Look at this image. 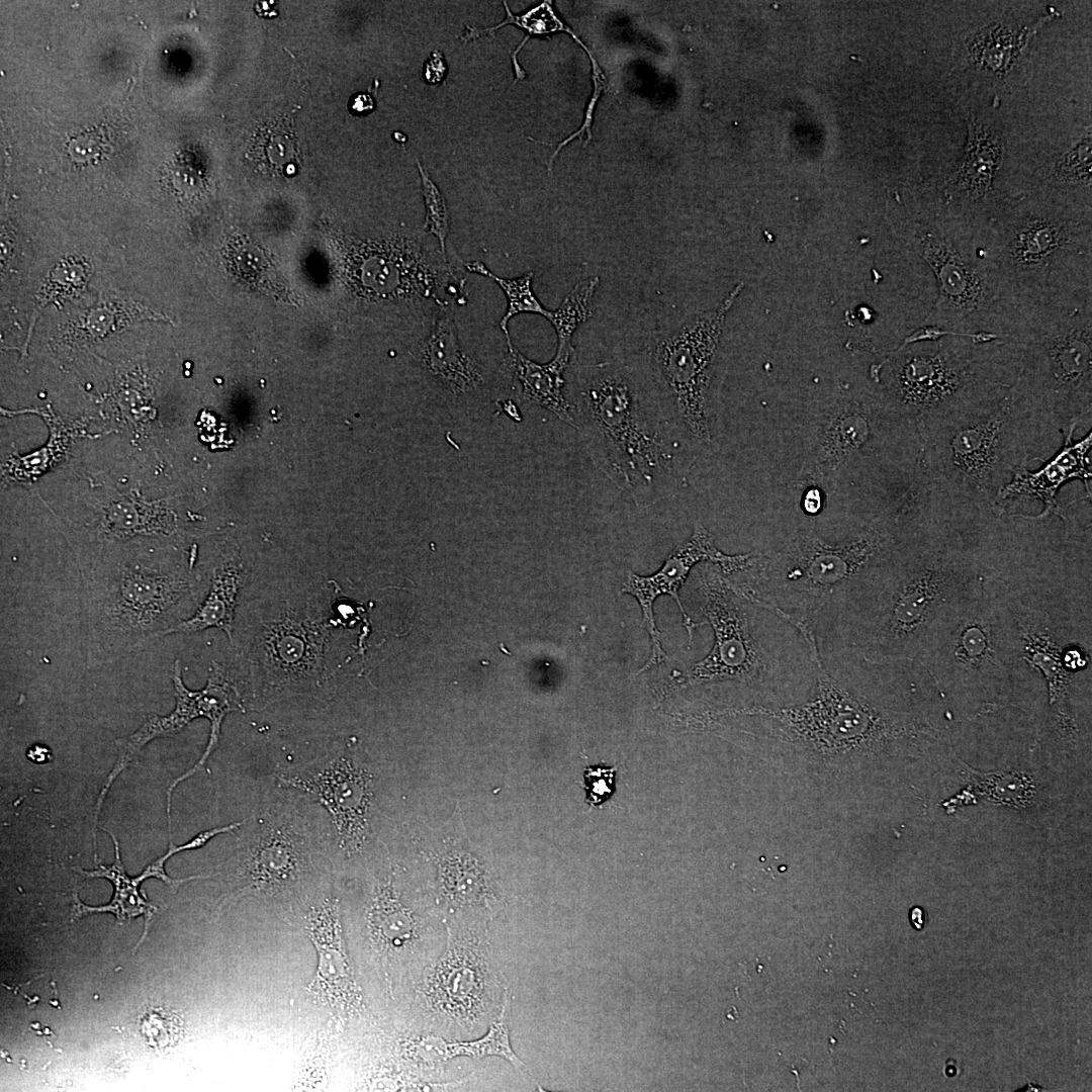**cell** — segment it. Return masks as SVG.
<instances>
[{"label":"cell","instance_id":"cell-8","mask_svg":"<svg viewBox=\"0 0 1092 1092\" xmlns=\"http://www.w3.org/2000/svg\"><path fill=\"white\" fill-rule=\"evenodd\" d=\"M876 373L883 400L919 435L1014 384L1019 354L1010 340L945 335L901 346L876 366Z\"/></svg>","mask_w":1092,"mask_h":1092},{"label":"cell","instance_id":"cell-7","mask_svg":"<svg viewBox=\"0 0 1092 1092\" xmlns=\"http://www.w3.org/2000/svg\"><path fill=\"white\" fill-rule=\"evenodd\" d=\"M908 539L897 527L874 516L840 541L802 529L775 550L753 552L748 566L736 572L740 582H730L743 598L791 626L806 624L816 629L835 596L871 575Z\"/></svg>","mask_w":1092,"mask_h":1092},{"label":"cell","instance_id":"cell-24","mask_svg":"<svg viewBox=\"0 0 1092 1092\" xmlns=\"http://www.w3.org/2000/svg\"><path fill=\"white\" fill-rule=\"evenodd\" d=\"M1000 165L1001 146L997 138L976 122L971 123L965 159L940 184L943 204L958 205L960 212L985 210L993 202Z\"/></svg>","mask_w":1092,"mask_h":1092},{"label":"cell","instance_id":"cell-14","mask_svg":"<svg viewBox=\"0 0 1092 1092\" xmlns=\"http://www.w3.org/2000/svg\"><path fill=\"white\" fill-rule=\"evenodd\" d=\"M742 287L737 284L718 307L657 338L645 356L628 362L691 455L716 445L710 384L725 317Z\"/></svg>","mask_w":1092,"mask_h":1092},{"label":"cell","instance_id":"cell-35","mask_svg":"<svg viewBox=\"0 0 1092 1092\" xmlns=\"http://www.w3.org/2000/svg\"><path fill=\"white\" fill-rule=\"evenodd\" d=\"M349 106L353 114L364 115L373 110L374 100L367 93H358L352 97Z\"/></svg>","mask_w":1092,"mask_h":1092},{"label":"cell","instance_id":"cell-5","mask_svg":"<svg viewBox=\"0 0 1092 1092\" xmlns=\"http://www.w3.org/2000/svg\"><path fill=\"white\" fill-rule=\"evenodd\" d=\"M1065 438L1017 380L919 434L922 460L933 480L985 516H994L995 499L1014 471L1044 463Z\"/></svg>","mask_w":1092,"mask_h":1092},{"label":"cell","instance_id":"cell-11","mask_svg":"<svg viewBox=\"0 0 1092 1092\" xmlns=\"http://www.w3.org/2000/svg\"><path fill=\"white\" fill-rule=\"evenodd\" d=\"M446 944L396 1005L390 1018L420 1033L447 1039L481 1035L511 991L488 923H444Z\"/></svg>","mask_w":1092,"mask_h":1092},{"label":"cell","instance_id":"cell-13","mask_svg":"<svg viewBox=\"0 0 1092 1092\" xmlns=\"http://www.w3.org/2000/svg\"><path fill=\"white\" fill-rule=\"evenodd\" d=\"M1012 341L1017 381L1066 437L1092 416V289L1036 306Z\"/></svg>","mask_w":1092,"mask_h":1092},{"label":"cell","instance_id":"cell-33","mask_svg":"<svg viewBox=\"0 0 1092 1092\" xmlns=\"http://www.w3.org/2000/svg\"><path fill=\"white\" fill-rule=\"evenodd\" d=\"M616 772L617 765L608 766L605 763L588 765L583 769L586 804L600 808L612 798L616 791Z\"/></svg>","mask_w":1092,"mask_h":1092},{"label":"cell","instance_id":"cell-29","mask_svg":"<svg viewBox=\"0 0 1092 1092\" xmlns=\"http://www.w3.org/2000/svg\"><path fill=\"white\" fill-rule=\"evenodd\" d=\"M599 284V276H589L578 281L565 295L559 306L555 310H550L547 320L553 326L557 336L556 351H575L572 336L593 316L594 298Z\"/></svg>","mask_w":1092,"mask_h":1092},{"label":"cell","instance_id":"cell-34","mask_svg":"<svg viewBox=\"0 0 1092 1092\" xmlns=\"http://www.w3.org/2000/svg\"><path fill=\"white\" fill-rule=\"evenodd\" d=\"M447 67L440 52H433L425 64L424 78L432 84L440 83L445 77Z\"/></svg>","mask_w":1092,"mask_h":1092},{"label":"cell","instance_id":"cell-28","mask_svg":"<svg viewBox=\"0 0 1092 1092\" xmlns=\"http://www.w3.org/2000/svg\"><path fill=\"white\" fill-rule=\"evenodd\" d=\"M512 992L510 991L504 1001L502 1009L489 1027L479 1036L472 1039H447L446 1052L449 1061L459 1057L484 1058L498 1057L509 1062L524 1077H529L540 1088L533 1078L526 1064L517 1056L511 1044L510 1018L512 1009Z\"/></svg>","mask_w":1092,"mask_h":1092},{"label":"cell","instance_id":"cell-12","mask_svg":"<svg viewBox=\"0 0 1092 1092\" xmlns=\"http://www.w3.org/2000/svg\"><path fill=\"white\" fill-rule=\"evenodd\" d=\"M1023 207L992 222L987 248L1025 310L1092 289L1090 218L1052 204Z\"/></svg>","mask_w":1092,"mask_h":1092},{"label":"cell","instance_id":"cell-37","mask_svg":"<svg viewBox=\"0 0 1092 1092\" xmlns=\"http://www.w3.org/2000/svg\"><path fill=\"white\" fill-rule=\"evenodd\" d=\"M909 921L914 929L922 930L928 921L926 910L919 906L913 907L909 912Z\"/></svg>","mask_w":1092,"mask_h":1092},{"label":"cell","instance_id":"cell-2","mask_svg":"<svg viewBox=\"0 0 1092 1092\" xmlns=\"http://www.w3.org/2000/svg\"><path fill=\"white\" fill-rule=\"evenodd\" d=\"M983 578L974 534L957 522L906 540L826 608L842 651L873 662L918 661L937 624L977 596Z\"/></svg>","mask_w":1092,"mask_h":1092},{"label":"cell","instance_id":"cell-17","mask_svg":"<svg viewBox=\"0 0 1092 1092\" xmlns=\"http://www.w3.org/2000/svg\"><path fill=\"white\" fill-rule=\"evenodd\" d=\"M702 589L703 610L713 626L715 644L709 655L691 669L692 679H739L762 686L768 671L767 657L755 637L748 610L734 596L733 586L719 567L703 573Z\"/></svg>","mask_w":1092,"mask_h":1092},{"label":"cell","instance_id":"cell-30","mask_svg":"<svg viewBox=\"0 0 1092 1092\" xmlns=\"http://www.w3.org/2000/svg\"><path fill=\"white\" fill-rule=\"evenodd\" d=\"M463 265L467 272L491 279L504 292L507 299V309L498 326L505 338L511 337L509 323L516 315L532 313L542 315L545 318L548 317L550 310L543 306L532 288L534 277L532 271H528L519 277L505 278L494 274L485 264L477 260L464 262Z\"/></svg>","mask_w":1092,"mask_h":1092},{"label":"cell","instance_id":"cell-16","mask_svg":"<svg viewBox=\"0 0 1092 1092\" xmlns=\"http://www.w3.org/2000/svg\"><path fill=\"white\" fill-rule=\"evenodd\" d=\"M171 678L175 697L174 709L165 716L149 714L134 732L115 741L117 758L99 793L94 807V819H98L111 785L149 742L156 738L173 736L193 720L204 718L208 720L210 730L203 753L192 767L174 779L167 790L166 812L167 816L171 817L172 794L177 785L205 766L218 746L221 725L226 715L232 712H245L234 672L223 663L211 662L206 684L197 691L189 690L185 686L179 659L173 662Z\"/></svg>","mask_w":1092,"mask_h":1092},{"label":"cell","instance_id":"cell-25","mask_svg":"<svg viewBox=\"0 0 1092 1092\" xmlns=\"http://www.w3.org/2000/svg\"><path fill=\"white\" fill-rule=\"evenodd\" d=\"M505 339L507 364L520 399L549 411L574 428L572 406L564 394V373L576 359L575 351H556L549 362L538 363L523 355L511 337Z\"/></svg>","mask_w":1092,"mask_h":1092},{"label":"cell","instance_id":"cell-38","mask_svg":"<svg viewBox=\"0 0 1092 1092\" xmlns=\"http://www.w3.org/2000/svg\"><path fill=\"white\" fill-rule=\"evenodd\" d=\"M503 408H504V412H505V413H506V414H507V415H508L509 417L513 418V419H514V420H516V421H520V420H521V416H520V413H519V408H518V406H517V405L515 404V402H514V401H512V400H507V401H505V402H504V406H503Z\"/></svg>","mask_w":1092,"mask_h":1092},{"label":"cell","instance_id":"cell-6","mask_svg":"<svg viewBox=\"0 0 1092 1092\" xmlns=\"http://www.w3.org/2000/svg\"><path fill=\"white\" fill-rule=\"evenodd\" d=\"M918 661L948 711L968 718L1006 707L1032 711L1048 701L1044 680L1026 658L1009 593L993 577L984 576L981 592L937 624Z\"/></svg>","mask_w":1092,"mask_h":1092},{"label":"cell","instance_id":"cell-19","mask_svg":"<svg viewBox=\"0 0 1092 1092\" xmlns=\"http://www.w3.org/2000/svg\"><path fill=\"white\" fill-rule=\"evenodd\" d=\"M753 552L729 555L722 552L715 543V537L701 523L697 522L691 536L677 545L666 557L662 566L652 575L643 576L629 571L622 584L621 593L633 596L639 603L643 624L651 641V655L639 669V673L664 662L666 653L661 647L660 633L656 628L653 603L661 595L671 597L677 604L682 624L693 639V631L701 624L693 622L686 613L678 596L679 587L685 583L695 565L702 562L715 563L724 574H733L744 570Z\"/></svg>","mask_w":1092,"mask_h":1092},{"label":"cell","instance_id":"cell-22","mask_svg":"<svg viewBox=\"0 0 1092 1092\" xmlns=\"http://www.w3.org/2000/svg\"><path fill=\"white\" fill-rule=\"evenodd\" d=\"M1073 426L1066 436L1061 448L1036 470L1019 468L1014 471L1011 480L999 491L994 505L995 517H1008L1016 514L1017 508L1029 500L1041 502V513L1033 515L1035 518H1043L1055 515L1065 522H1069L1064 509L1057 502L1059 489L1073 479L1084 482L1087 491L1088 480L1091 479V459L1089 457L1092 447V434L1089 431L1083 439L1073 440L1076 430Z\"/></svg>","mask_w":1092,"mask_h":1092},{"label":"cell","instance_id":"cell-31","mask_svg":"<svg viewBox=\"0 0 1092 1092\" xmlns=\"http://www.w3.org/2000/svg\"><path fill=\"white\" fill-rule=\"evenodd\" d=\"M550 4L551 1H544L540 5L532 8L531 10L527 11L522 15H514L511 12L507 2H504L507 18L503 22L488 28H475L467 26L463 34V39L469 40L471 38L479 37L481 34L486 32L492 33L494 30L508 24H513L525 29L528 32V35L517 48L512 57L514 70L516 73V81L524 79L526 73L518 64L517 55L531 35H543L557 31L567 32L571 36L575 34L555 15Z\"/></svg>","mask_w":1092,"mask_h":1092},{"label":"cell","instance_id":"cell-4","mask_svg":"<svg viewBox=\"0 0 1092 1092\" xmlns=\"http://www.w3.org/2000/svg\"><path fill=\"white\" fill-rule=\"evenodd\" d=\"M569 368L574 429L596 468L640 508L677 494L691 454L636 369L623 359Z\"/></svg>","mask_w":1092,"mask_h":1092},{"label":"cell","instance_id":"cell-15","mask_svg":"<svg viewBox=\"0 0 1092 1092\" xmlns=\"http://www.w3.org/2000/svg\"><path fill=\"white\" fill-rule=\"evenodd\" d=\"M261 819L238 856L232 897H254L284 905L292 913L305 912L320 898L323 875L305 836L284 815Z\"/></svg>","mask_w":1092,"mask_h":1092},{"label":"cell","instance_id":"cell-3","mask_svg":"<svg viewBox=\"0 0 1092 1092\" xmlns=\"http://www.w3.org/2000/svg\"><path fill=\"white\" fill-rule=\"evenodd\" d=\"M76 555L86 622L85 666L95 669L141 651L189 619L208 579L170 541L103 547Z\"/></svg>","mask_w":1092,"mask_h":1092},{"label":"cell","instance_id":"cell-27","mask_svg":"<svg viewBox=\"0 0 1092 1092\" xmlns=\"http://www.w3.org/2000/svg\"><path fill=\"white\" fill-rule=\"evenodd\" d=\"M207 594L196 612L175 627L172 634H191L216 628L234 642V619L243 582L239 565L231 558L218 561L208 579Z\"/></svg>","mask_w":1092,"mask_h":1092},{"label":"cell","instance_id":"cell-36","mask_svg":"<svg viewBox=\"0 0 1092 1092\" xmlns=\"http://www.w3.org/2000/svg\"><path fill=\"white\" fill-rule=\"evenodd\" d=\"M52 751L48 745L36 743L26 750V757L37 764L47 763L52 759Z\"/></svg>","mask_w":1092,"mask_h":1092},{"label":"cell","instance_id":"cell-26","mask_svg":"<svg viewBox=\"0 0 1092 1092\" xmlns=\"http://www.w3.org/2000/svg\"><path fill=\"white\" fill-rule=\"evenodd\" d=\"M113 841L114 845V861L111 864H99L93 870H76L84 877L87 878H103L108 880L114 888V893L111 901L108 904L101 906H90L84 904L78 897L74 895V905L72 909V918L79 919L84 916L94 913H111L115 916L119 923L124 922L139 916L145 918V934L149 923L156 912L157 907L154 906L146 897L140 892V885L142 882L136 877H129L124 869L120 848L117 838L111 832L105 830Z\"/></svg>","mask_w":1092,"mask_h":1092},{"label":"cell","instance_id":"cell-32","mask_svg":"<svg viewBox=\"0 0 1092 1092\" xmlns=\"http://www.w3.org/2000/svg\"><path fill=\"white\" fill-rule=\"evenodd\" d=\"M417 166L426 208L423 230L438 241L444 253H448L446 241L450 231V215L445 197L419 160Z\"/></svg>","mask_w":1092,"mask_h":1092},{"label":"cell","instance_id":"cell-23","mask_svg":"<svg viewBox=\"0 0 1092 1092\" xmlns=\"http://www.w3.org/2000/svg\"><path fill=\"white\" fill-rule=\"evenodd\" d=\"M267 625L261 634L258 661L271 685H296L318 675L326 634L288 612Z\"/></svg>","mask_w":1092,"mask_h":1092},{"label":"cell","instance_id":"cell-21","mask_svg":"<svg viewBox=\"0 0 1092 1092\" xmlns=\"http://www.w3.org/2000/svg\"><path fill=\"white\" fill-rule=\"evenodd\" d=\"M278 782L308 795L328 811L346 856L360 850L371 804L370 776L353 758L335 757L305 771L281 774Z\"/></svg>","mask_w":1092,"mask_h":1092},{"label":"cell","instance_id":"cell-1","mask_svg":"<svg viewBox=\"0 0 1092 1092\" xmlns=\"http://www.w3.org/2000/svg\"><path fill=\"white\" fill-rule=\"evenodd\" d=\"M813 662L815 692L799 704L744 709L760 744L810 760H853L935 751L946 727L923 674L910 660L873 662L842 652L827 658L815 630H799Z\"/></svg>","mask_w":1092,"mask_h":1092},{"label":"cell","instance_id":"cell-20","mask_svg":"<svg viewBox=\"0 0 1092 1092\" xmlns=\"http://www.w3.org/2000/svg\"><path fill=\"white\" fill-rule=\"evenodd\" d=\"M454 308L439 313L418 338V367L428 384L447 402L469 406L491 396L489 370L470 353Z\"/></svg>","mask_w":1092,"mask_h":1092},{"label":"cell","instance_id":"cell-10","mask_svg":"<svg viewBox=\"0 0 1092 1092\" xmlns=\"http://www.w3.org/2000/svg\"><path fill=\"white\" fill-rule=\"evenodd\" d=\"M913 245L937 286L925 326L978 341L1010 340L1029 312L992 260L987 230L934 219L915 230Z\"/></svg>","mask_w":1092,"mask_h":1092},{"label":"cell","instance_id":"cell-18","mask_svg":"<svg viewBox=\"0 0 1092 1092\" xmlns=\"http://www.w3.org/2000/svg\"><path fill=\"white\" fill-rule=\"evenodd\" d=\"M305 930L317 953V969L307 986L312 997L343 1019L350 1029L374 1014L347 946L340 899L320 897L303 913Z\"/></svg>","mask_w":1092,"mask_h":1092},{"label":"cell","instance_id":"cell-9","mask_svg":"<svg viewBox=\"0 0 1092 1092\" xmlns=\"http://www.w3.org/2000/svg\"><path fill=\"white\" fill-rule=\"evenodd\" d=\"M347 946L374 1015L388 1017L443 951L447 931L436 912L406 901L391 870L369 887L357 909L342 913Z\"/></svg>","mask_w":1092,"mask_h":1092}]
</instances>
